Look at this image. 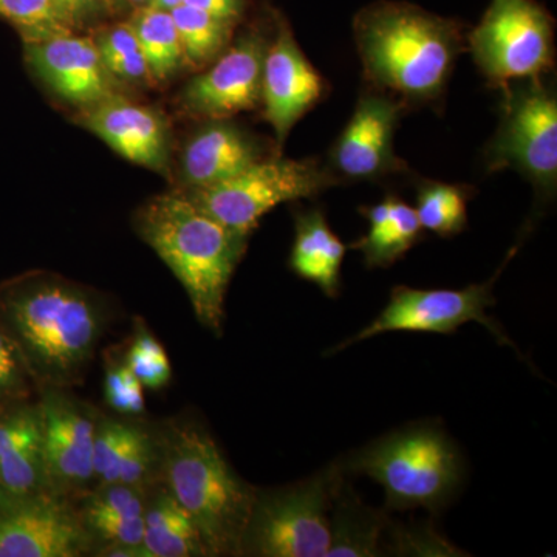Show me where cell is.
<instances>
[{"label":"cell","instance_id":"cell-1","mask_svg":"<svg viewBox=\"0 0 557 557\" xmlns=\"http://www.w3.org/2000/svg\"><path fill=\"white\" fill-rule=\"evenodd\" d=\"M0 319L38 387L70 388L89 369L109 313L89 288L57 274L32 273L0 289Z\"/></svg>","mask_w":557,"mask_h":557},{"label":"cell","instance_id":"cell-2","mask_svg":"<svg viewBox=\"0 0 557 557\" xmlns=\"http://www.w3.org/2000/svg\"><path fill=\"white\" fill-rule=\"evenodd\" d=\"M366 79L401 102H428L448 86L465 49L456 21L405 2H376L354 21Z\"/></svg>","mask_w":557,"mask_h":557},{"label":"cell","instance_id":"cell-3","mask_svg":"<svg viewBox=\"0 0 557 557\" xmlns=\"http://www.w3.org/2000/svg\"><path fill=\"white\" fill-rule=\"evenodd\" d=\"M135 228L185 288L200 324L220 335L231 277L251 234L222 225L182 189L149 200L135 215Z\"/></svg>","mask_w":557,"mask_h":557},{"label":"cell","instance_id":"cell-4","mask_svg":"<svg viewBox=\"0 0 557 557\" xmlns=\"http://www.w3.org/2000/svg\"><path fill=\"white\" fill-rule=\"evenodd\" d=\"M160 482L199 530L208 556H240L256 487L236 474L207 429L178 418L156 431Z\"/></svg>","mask_w":557,"mask_h":557},{"label":"cell","instance_id":"cell-5","mask_svg":"<svg viewBox=\"0 0 557 557\" xmlns=\"http://www.w3.org/2000/svg\"><path fill=\"white\" fill-rule=\"evenodd\" d=\"M339 467L347 474L366 475L379 483L387 509L394 511H442L465 478L463 457L456 443L442 429L428 424L392 432Z\"/></svg>","mask_w":557,"mask_h":557},{"label":"cell","instance_id":"cell-6","mask_svg":"<svg viewBox=\"0 0 557 557\" xmlns=\"http://www.w3.org/2000/svg\"><path fill=\"white\" fill-rule=\"evenodd\" d=\"M339 465L311 479L274 490H256L240 556L325 557L332 544L333 494Z\"/></svg>","mask_w":557,"mask_h":557},{"label":"cell","instance_id":"cell-7","mask_svg":"<svg viewBox=\"0 0 557 557\" xmlns=\"http://www.w3.org/2000/svg\"><path fill=\"white\" fill-rule=\"evenodd\" d=\"M338 183L339 180L318 161L274 156L218 185L182 190L222 225L251 234L271 209L288 201L309 199Z\"/></svg>","mask_w":557,"mask_h":557},{"label":"cell","instance_id":"cell-8","mask_svg":"<svg viewBox=\"0 0 557 557\" xmlns=\"http://www.w3.org/2000/svg\"><path fill=\"white\" fill-rule=\"evenodd\" d=\"M475 64L493 86L539 81L555 65V25L536 0H491L468 36Z\"/></svg>","mask_w":557,"mask_h":557},{"label":"cell","instance_id":"cell-9","mask_svg":"<svg viewBox=\"0 0 557 557\" xmlns=\"http://www.w3.org/2000/svg\"><path fill=\"white\" fill-rule=\"evenodd\" d=\"M497 276L461 289H421L398 285L392 289L391 299L379 317L359 330L357 335L333 347L329 355L341 354L354 344L387 332L453 335L468 322H479L498 343L515 347L504 330L486 314L487 307L496 304L493 288Z\"/></svg>","mask_w":557,"mask_h":557},{"label":"cell","instance_id":"cell-10","mask_svg":"<svg viewBox=\"0 0 557 557\" xmlns=\"http://www.w3.org/2000/svg\"><path fill=\"white\" fill-rule=\"evenodd\" d=\"M486 164L491 171L515 168L542 193H555L557 101L541 79L507 90L504 119L486 150Z\"/></svg>","mask_w":557,"mask_h":557},{"label":"cell","instance_id":"cell-11","mask_svg":"<svg viewBox=\"0 0 557 557\" xmlns=\"http://www.w3.org/2000/svg\"><path fill=\"white\" fill-rule=\"evenodd\" d=\"M44 454L51 493L78 496L94 480V443L101 413L70 394L69 388L42 387Z\"/></svg>","mask_w":557,"mask_h":557},{"label":"cell","instance_id":"cell-12","mask_svg":"<svg viewBox=\"0 0 557 557\" xmlns=\"http://www.w3.org/2000/svg\"><path fill=\"white\" fill-rule=\"evenodd\" d=\"M269 40L248 32L186 84L180 106L189 115L226 120L260 104L262 70Z\"/></svg>","mask_w":557,"mask_h":557},{"label":"cell","instance_id":"cell-13","mask_svg":"<svg viewBox=\"0 0 557 557\" xmlns=\"http://www.w3.org/2000/svg\"><path fill=\"white\" fill-rule=\"evenodd\" d=\"M90 552V539L69 497L49 491L0 512V557H79Z\"/></svg>","mask_w":557,"mask_h":557},{"label":"cell","instance_id":"cell-14","mask_svg":"<svg viewBox=\"0 0 557 557\" xmlns=\"http://www.w3.org/2000/svg\"><path fill=\"white\" fill-rule=\"evenodd\" d=\"M405 104L386 94H364L330 153L333 177L369 182L405 170L394 149Z\"/></svg>","mask_w":557,"mask_h":557},{"label":"cell","instance_id":"cell-15","mask_svg":"<svg viewBox=\"0 0 557 557\" xmlns=\"http://www.w3.org/2000/svg\"><path fill=\"white\" fill-rule=\"evenodd\" d=\"M25 44V60L54 95L81 110L112 95L120 84L110 76L91 36L65 32Z\"/></svg>","mask_w":557,"mask_h":557},{"label":"cell","instance_id":"cell-16","mask_svg":"<svg viewBox=\"0 0 557 557\" xmlns=\"http://www.w3.org/2000/svg\"><path fill=\"white\" fill-rule=\"evenodd\" d=\"M327 94V83L302 53L285 22L267 47L260 104L273 127L278 148L309 110Z\"/></svg>","mask_w":557,"mask_h":557},{"label":"cell","instance_id":"cell-17","mask_svg":"<svg viewBox=\"0 0 557 557\" xmlns=\"http://www.w3.org/2000/svg\"><path fill=\"white\" fill-rule=\"evenodd\" d=\"M78 123L124 159L168 174L171 166V127L159 109L112 95L79 112Z\"/></svg>","mask_w":557,"mask_h":557},{"label":"cell","instance_id":"cell-18","mask_svg":"<svg viewBox=\"0 0 557 557\" xmlns=\"http://www.w3.org/2000/svg\"><path fill=\"white\" fill-rule=\"evenodd\" d=\"M263 159L258 139L239 124L228 119L207 120L183 146L182 182L185 189L208 188L236 177Z\"/></svg>","mask_w":557,"mask_h":557},{"label":"cell","instance_id":"cell-19","mask_svg":"<svg viewBox=\"0 0 557 557\" xmlns=\"http://www.w3.org/2000/svg\"><path fill=\"white\" fill-rule=\"evenodd\" d=\"M95 485L149 487L160 480L159 440L138 421L100 417L94 443Z\"/></svg>","mask_w":557,"mask_h":557},{"label":"cell","instance_id":"cell-20","mask_svg":"<svg viewBox=\"0 0 557 557\" xmlns=\"http://www.w3.org/2000/svg\"><path fill=\"white\" fill-rule=\"evenodd\" d=\"M0 475L13 500L49 493L39 403L0 406Z\"/></svg>","mask_w":557,"mask_h":557},{"label":"cell","instance_id":"cell-21","mask_svg":"<svg viewBox=\"0 0 557 557\" xmlns=\"http://www.w3.org/2000/svg\"><path fill=\"white\" fill-rule=\"evenodd\" d=\"M148 487L108 483L84 493L78 515L91 553L108 545L143 547Z\"/></svg>","mask_w":557,"mask_h":557},{"label":"cell","instance_id":"cell-22","mask_svg":"<svg viewBox=\"0 0 557 557\" xmlns=\"http://www.w3.org/2000/svg\"><path fill=\"white\" fill-rule=\"evenodd\" d=\"M296 236L289 256V269L304 281L318 285L327 298L341 289V267L347 247L333 233L319 209L296 215Z\"/></svg>","mask_w":557,"mask_h":557},{"label":"cell","instance_id":"cell-23","mask_svg":"<svg viewBox=\"0 0 557 557\" xmlns=\"http://www.w3.org/2000/svg\"><path fill=\"white\" fill-rule=\"evenodd\" d=\"M369 231L362 239L351 245L361 251L369 269H387L401 259L421 239L423 228L416 212L406 201L394 196L373 207L362 208Z\"/></svg>","mask_w":557,"mask_h":557},{"label":"cell","instance_id":"cell-24","mask_svg":"<svg viewBox=\"0 0 557 557\" xmlns=\"http://www.w3.org/2000/svg\"><path fill=\"white\" fill-rule=\"evenodd\" d=\"M143 547L148 557L208 556L193 519L160 480L146 491Z\"/></svg>","mask_w":557,"mask_h":557},{"label":"cell","instance_id":"cell-25","mask_svg":"<svg viewBox=\"0 0 557 557\" xmlns=\"http://www.w3.org/2000/svg\"><path fill=\"white\" fill-rule=\"evenodd\" d=\"M332 544L325 557L381 556L384 534L391 520L383 512L362 504L344 482V471L332 502Z\"/></svg>","mask_w":557,"mask_h":557},{"label":"cell","instance_id":"cell-26","mask_svg":"<svg viewBox=\"0 0 557 557\" xmlns=\"http://www.w3.org/2000/svg\"><path fill=\"white\" fill-rule=\"evenodd\" d=\"M129 24L137 36L152 84L168 83L185 67V54L171 11L143 7L135 10Z\"/></svg>","mask_w":557,"mask_h":557},{"label":"cell","instance_id":"cell-27","mask_svg":"<svg viewBox=\"0 0 557 557\" xmlns=\"http://www.w3.org/2000/svg\"><path fill=\"white\" fill-rule=\"evenodd\" d=\"M171 14L177 27L186 65L193 69L208 67L228 49L236 25L233 22L218 20L186 3L175 7Z\"/></svg>","mask_w":557,"mask_h":557},{"label":"cell","instance_id":"cell-28","mask_svg":"<svg viewBox=\"0 0 557 557\" xmlns=\"http://www.w3.org/2000/svg\"><path fill=\"white\" fill-rule=\"evenodd\" d=\"M471 188L424 182L418 188L416 212L421 228L440 237H453L467 228Z\"/></svg>","mask_w":557,"mask_h":557},{"label":"cell","instance_id":"cell-29","mask_svg":"<svg viewBox=\"0 0 557 557\" xmlns=\"http://www.w3.org/2000/svg\"><path fill=\"white\" fill-rule=\"evenodd\" d=\"M91 38L100 53L102 64L120 86L152 84L148 65L129 22H120V24L100 28Z\"/></svg>","mask_w":557,"mask_h":557},{"label":"cell","instance_id":"cell-30","mask_svg":"<svg viewBox=\"0 0 557 557\" xmlns=\"http://www.w3.org/2000/svg\"><path fill=\"white\" fill-rule=\"evenodd\" d=\"M124 362L145 388L161 391L171 383L172 368L166 350L149 332L141 319L139 321L137 319L135 324L134 339Z\"/></svg>","mask_w":557,"mask_h":557},{"label":"cell","instance_id":"cell-31","mask_svg":"<svg viewBox=\"0 0 557 557\" xmlns=\"http://www.w3.org/2000/svg\"><path fill=\"white\" fill-rule=\"evenodd\" d=\"M0 20L10 22L24 42L65 33L51 0H0Z\"/></svg>","mask_w":557,"mask_h":557},{"label":"cell","instance_id":"cell-32","mask_svg":"<svg viewBox=\"0 0 557 557\" xmlns=\"http://www.w3.org/2000/svg\"><path fill=\"white\" fill-rule=\"evenodd\" d=\"M33 386L38 384L20 344L0 327V406L27 401Z\"/></svg>","mask_w":557,"mask_h":557},{"label":"cell","instance_id":"cell-33","mask_svg":"<svg viewBox=\"0 0 557 557\" xmlns=\"http://www.w3.org/2000/svg\"><path fill=\"white\" fill-rule=\"evenodd\" d=\"M106 403L121 417H141L146 410L145 387L126 362L112 361L106 369Z\"/></svg>","mask_w":557,"mask_h":557},{"label":"cell","instance_id":"cell-34","mask_svg":"<svg viewBox=\"0 0 557 557\" xmlns=\"http://www.w3.org/2000/svg\"><path fill=\"white\" fill-rule=\"evenodd\" d=\"M65 30L78 33L95 27L115 14L110 0H51Z\"/></svg>","mask_w":557,"mask_h":557},{"label":"cell","instance_id":"cell-35","mask_svg":"<svg viewBox=\"0 0 557 557\" xmlns=\"http://www.w3.org/2000/svg\"><path fill=\"white\" fill-rule=\"evenodd\" d=\"M394 552L398 555H421V556H460L457 549L448 542L440 541L437 534L432 533L428 528H398L392 533Z\"/></svg>","mask_w":557,"mask_h":557},{"label":"cell","instance_id":"cell-36","mask_svg":"<svg viewBox=\"0 0 557 557\" xmlns=\"http://www.w3.org/2000/svg\"><path fill=\"white\" fill-rule=\"evenodd\" d=\"M183 3L233 24L240 20L245 10V0H185Z\"/></svg>","mask_w":557,"mask_h":557},{"label":"cell","instance_id":"cell-37","mask_svg":"<svg viewBox=\"0 0 557 557\" xmlns=\"http://www.w3.org/2000/svg\"><path fill=\"white\" fill-rule=\"evenodd\" d=\"M185 0H152L150 5L156 7V9L171 11L174 10L175 7L182 5Z\"/></svg>","mask_w":557,"mask_h":557},{"label":"cell","instance_id":"cell-38","mask_svg":"<svg viewBox=\"0 0 557 557\" xmlns=\"http://www.w3.org/2000/svg\"><path fill=\"white\" fill-rule=\"evenodd\" d=\"M13 502L16 500H13V498L10 497V494L7 493L5 486H3L2 475H0V512H2L3 509L9 508Z\"/></svg>","mask_w":557,"mask_h":557},{"label":"cell","instance_id":"cell-39","mask_svg":"<svg viewBox=\"0 0 557 557\" xmlns=\"http://www.w3.org/2000/svg\"><path fill=\"white\" fill-rule=\"evenodd\" d=\"M150 3H152V0H124V5H129L135 10L148 7Z\"/></svg>","mask_w":557,"mask_h":557},{"label":"cell","instance_id":"cell-40","mask_svg":"<svg viewBox=\"0 0 557 557\" xmlns=\"http://www.w3.org/2000/svg\"><path fill=\"white\" fill-rule=\"evenodd\" d=\"M110 3H112V7H113V10H115V13L120 9H123V7H126V5H124V0H110Z\"/></svg>","mask_w":557,"mask_h":557}]
</instances>
